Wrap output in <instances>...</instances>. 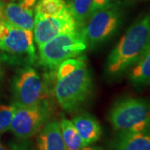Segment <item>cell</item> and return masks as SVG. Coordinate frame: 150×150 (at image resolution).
Here are the masks:
<instances>
[{
	"mask_svg": "<svg viewBox=\"0 0 150 150\" xmlns=\"http://www.w3.org/2000/svg\"><path fill=\"white\" fill-rule=\"evenodd\" d=\"M150 48V13L129 26L108 54L104 73L108 79L117 80L129 73Z\"/></svg>",
	"mask_w": 150,
	"mask_h": 150,
	"instance_id": "6da1fadb",
	"label": "cell"
},
{
	"mask_svg": "<svg viewBox=\"0 0 150 150\" xmlns=\"http://www.w3.org/2000/svg\"><path fill=\"white\" fill-rule=\"evenodd\" d=\"M92 88V75L85 56L67 59L58 67L54 94L64 111L79 109L88 98Z\"/></svg>",
	"mask_w": 150,
	"mask_h": 150,
	"instance_id": "7a4b0ae2",
	"label": "cell"
},
{
	"mask_svg": "<svg viewBox=\"0 0 150 150\" xmlns=\"http://www.w3.org/2000/svg\"><path fill=\"white\" fill-rule=\"evenodd\" d=\"M123 7L119 2L97 11L80 28L88 48H95L111 39L123 23Z\"/></svg>",
	"mask_w": 150,
	"mask_h": 150,
	"instance_id": "3957f363",
	"label": "cell"
},
{
	"mask_svg": "<svg viewBox=\"0 0 150 150\" xmlns=\"http://www.w3.org/2000/svg\"><path fill=\"white\" fill-rule=\"evenodd\" d=\"M88 48L81 29L61 33L38 48L39 64L48 69H57L65 60L80 56Z\"/></svg>",
	"mask_w": 150,
	"mask_h": 150,
	"instance_id": "277c9868",
	"label": "cell"
},
{
	"mask_svg": "<svg viewBox=\"0 0 150 150\" xmlns=\"http://www.w3.org/2000/svg\"><path fill=\"white\" fill-rule=\"evenodd\" d=\"M108 120L116 132L140 131L150 125V102L142 98H123L112 105Z\"/></svg>",
	"mask_w": 150,
	"mask_h": 150,
	"instance_id": "5b68a950",
	"label": "cell"
},
{
	"mask_svg": "<svg viewBox=\"0 0 150 150\" xmlns=\"http://www.w3.org/2000/svg\"><path fill=\"white\" fill-rule=\"evenodd\" d=\"M16 106L9 131L19 139H28L38 134L49 120L50 109L43 101L31 106Z\"/></svg>",
	"mask_w": 150,
	"mask_h": 150,
	"instance_id": "8992f818",
	"label": "cell"
},
{
	"mask_svg": "<svg viewBox=\"0 0 150 150\" xmlns=\"http://www.w3.org/2000/svg\"><path fill=\"white\" fill-rule=\"evenodd\" d=\"M13 103L18 106H31L43 102L44 85L36 70L29 66L19 69L13 79Z\"/></svg>",
	"mask_w": 150,
	"mask_h": 150,
	"instance_id": "52a82bcc",
	"label": "cell"
},
{
	"mask_svg": "<svg viewBox=\"0 0 150 150\" xmlns=\"http://www.w3.org/2000/svg\"><path fill=\"white\" fill-rule=\"evenodd\" d=\"M0 49L15 55H25L30 63H33L35 59L33 31L17 27L2 16L0 19Z\"/></svg>",
	"mask_w": 150,
	"mask_h": 150,
	"instance_id": "ba28073f",
	"label": "cell"
},
{
	"mask_svg": "<svg viewBox=\"0 0 150 150\" xmlns=\"http://www.w3.org/2000/svg\"><path fill=\"white\" fill-rule=\"evenodd\" d=\"M79 28L71 13L59 16H45L37 13L34 15L33 38L38 48L61 33Z\"/></svg>",
	"mask_w": 150,
	"mask_h": 150,
	"instance_id": "9c48e42d",
	"label": "cell"
},
{
	"mask_svg": "<svg viewBox=\"0 0 150 150\" xmlns=\"http://www.w3.org/2000/svg\"><path fill=\"white\" fill-rule=\"evenodd\" d=\"M36 4L37 0H19L18 2H10L4 6L3 17L17 27L33 31Z\"/></svg>",
	"mask_w": 150,
	"mask_h": 150,
	"instance_id": "30bf717a",
	"label": "cell"
},
{
	"mask_svg": "<svg viewBox=\"0 0 150 150\" xmlns=\"http://www.w3.org/2000/svg\"><path fill=\"white\" fill-rule=\"evenodd\" d=\"M112 150H150V125L140 131L118 132Z\"/></svg>",
	"mask_w": 150,
	"mask_h": 150,
	"instance_id": "8fae6325",
	"label": "cell"
},
{
	"mask_svg": "<svg viewBox=\"0 0 150 150\" xmlns=\"http://www.w3.org/2000/svg\"><path fill=\"white\" fill-rule=\"evenodd\" d=\"M76 129L80 136L83 147L92 145L98 142L102 135V127L93 115L83 112L72 118Z\"/></svg>",
	"mask_w": 150,
	"mask_h": 150,
	"instance_id": "7c38bea8",
	"label": "cell"
},
{
	"mask_svg": "<svg viewBox=\"0 0 150 150\" xmlns=\"http://www.w3.org/2000/svg\"><path fill=\"white\" fill-rule=\"evenodd\" d=\"M38 150H66L59 121H48L41 129L37 137Z\"/></svg>",
	"mask_w": 150,
	"mask_h": 150,
	"instance_id": "4fadbf2b",
	"label": "cell"
},
{
	"mask_svg": "<svg viewBox=\"0 0 150 150\" xmlns=\"http://www.w3.org/2000/svg\"><path fill=\"white\" fill-rule=\"evenodd\" d=\"M129 82L137 90L150 85V48L130 69Z\"/></svg>",
	"mask_w": 150,
	"mask_h": 150,
	"instance_id": "5bb4252c",
	"label": "cell"
},
{
	"mask_svg": "<svg viewBox=\"0 0 150 150\" xmlns=\"http://www.w3.org/2000/svg\"><path fill=\"white\" fill-rule=\"evenodd\" d=\"M59 125L66 150L82 149V140L72 120H69L65 117H62L59 121Z\"/></svg>",
	"mask_w": 150,
	"mask_h": 150,
	"instance_id": "9a60e30c",
	"label": "cell"
},
{
	"mask_svg": "<svg viewBox=\"0 0 150 150\" xmlns=\"http://www.w3.org/2000/svg\"><path fill=\"white\" fill-rule=\"evenodd\" d=\"M35 13L45 16H59L71 12L65 0H37Z\"/></svg>",
	"mask_w": 150,
	"mask_h": 150,
	"instance_id": "2e32d148",
	"label": "cell"
},
{
	"mask_svg": "<svg viewBox=\"0 0 150 150\" xmlns=\"http://www.w3.org/2000/svg\"><path fill=\"white\" fill-rule=\"evenodd\" d=\"M70 12L79 27L81 28L88 20L91 10L93 0H65Z\"/></svg>",
	"mask_w": 150,
	"mask_h": 150,
	"instance_id": "e0dca14e",
	"label": "cell"
},
{
	"mask_svg": "<svg viewBox=\"0 0 150 150\" xmlns=\"http://www.w3.org/2000/svg\"><path fill=\"white\" fill-rule=\"evenodd\" d=\"M16 108L13 103L9 105H0V136L10 129Z\"/></svg>",
	"mask_w": 150,
	"mask_h": 150,
	"instance_id": "ac0fdd59",
	"label": "cell"
},
{
	"mask_svg": "<svg viewBox=\"0 0 150 150\" xmlns=\"http://www.w3.org/2000/svg\"><path fill=\"white\" fill-rule=\"evenodd\" d=\"M118 1V0H93V4H92L91 10H90L89 16L92 15L93 13L97 12V11L100 10V9H103L104 8H107L108 6L112 5V4H115Z\"/></svg>",
	"mask_w": 150,
	"mask_h": 150,
	"instance_id": "d6986e66",
	"label": "cell"
},
{
	"mask_svg": "<svg viewBox=\"0 0 150 150\" xmlns=\"http://www.w3.org/2000/svg\"><path fill=\"white\" fill-rule=\"evenodd\" d=\"M10 150H34L33 148L28 143H21L12 145Z\"/></svg>",
	"mask_w": 150,
	"mask_h": 150,
	"instance_id": "ffe728a7",
	"label": "cell"
},
{
	"mask_svg": "<svg viewBox=\"0 0 150 150\" xmlns=\"http://www.w3.org/2000/svg\"><path fill=\"white\" fill-rule=\"evenodd\" d=\"M81 150H108L105 148H103L102 146H92V145H88V146H85V147H83Z\"/></svg>",
	"mask_w": 150,
	"mask_h": 150,
	"instance_id": "44dd1931",
	"label": "cell"
},
{
	"mask_svg": "<svg viewBox=\"0 0 150 150\" xmlns=\"http://www.w3.org/2000/svg\"><path fill=\"white\" fill-rule=\"evenodd\" d=\"M3 8H4V4L0 3V19L3 16Z\"/></svg>",
	"mask_w": 150,
	"mask_h": 150,
	"instance_id": "7402d4cb",
	"label": "cell"
},
{
	"mask_svg": "<svg viewBox=\"0 0 150 150\" xmlns=\"http://www.w3.org/2000/svg\"><path fill=\"white\" fill-rule=\"evenodd\" d=\"M0 150H8L5 148V146L3 144V143L1 142V140H0Z\"/></svg>",
	"mask_w": 150,
	"mask_h": 150,
	"instance_id": "603a6c76",
	"label": "cell"
},
{
	"mask_svg": "<svg viewBox=\"0 0 150 150\" xmlns=\"http://www.w3.org/2000/svg\"><path fill=\"white\" fill-rule=\"evenodd\" d=\"M1 75H2V69H1V66H0V78H1Z\"/></svg>",
	"mask_w": 150,
	"mask_h": 150,
	"instance_id": "cb8c5ba5",
	"label": "cell"
}]
</instances>
